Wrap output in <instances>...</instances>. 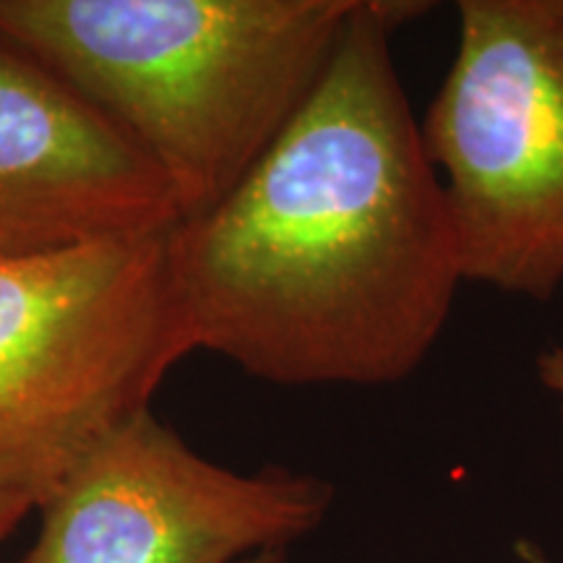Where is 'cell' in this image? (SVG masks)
Returning a JSON list of instances; mask_svg holds the SVG:
<instances>
[{
    "label": "cell",
    "mask_w": 563,
    "mask_h": 563,
    "mask_svg": "<svg viewBox=\"0 0 563 563\" xmlns=\"http://www.w3.org/2000/svg\"><path fill=\"white\" fill-rule=\"evenodd\" d=\"M426 3L357 0L321 79L224 199L167 235L194 347L277 386H394L464 272L391 55Z\"/></svg>",
    "instance_id": "obj_1"
},
{
    "label": "cell",
    "mask_w": 563,
    "mask_h": 563,
    "mask_svg": "<svg viewBox=\"0 0 563 563\" xmlns=\"http://www.w3.org/2000/svg\"><path fill=\"white\" fill-rule=\"evenodd\" d=\"M355 3L0 0V34L129 133L188 222L292 121Z\"/></svg>",
    "instance_id": "obj_2"
},
{
    "label": "cell",
    "mask_w": 563,
    "mask_h": 563,
    "mask_svg": "<svg viewBox=\"0 0 563 563\" xmlns=\"http://www.w3.org/2000/svg\"><path fill=\"white\" fill-rule=\"evenodd\" d=\"M420 123L464 282L538 302L563 287V0H462Z\"/></svg>",
    "instance_id": "obj_3"
},
{
    "label": "cell",
    "mask_w": 563,
    "mask_h": 563,
    "mask_svg": "<svg viewBox=\"0 0 563 563\" xmlns=\"http://www.w3.org/2000/svg\"><path fill=\"white\" fill-rule=\"evenodd\" d=\"M167 235L0 258V467L70 464L196 350Z\"/></svg>",
    "instance_id": "obj_4"
},
{
    "label": "cell",
    "mask_w": 563,
    "mask_h": 563,
    "mask_svg": "<svg viewBox=\"0 0 563 563\" xmlns=\"http://www.w3.org/2000/svg\"><path fill=\"white\" fill-rule=\"evenodd\" d=\"M332 501L316 475L209 462L144 407L68 464L19 563H243L308 538Z\"/></svg>",
    "instance_id": "obj_5"
},
{
    "label": "cell",
    "mask_w": 563,
    "mask_h": 563,
    "mask_svg": "<svg viewBox=\"0 0 563 563\" xmlns=\"http://www.w3.org/2000/svg\"><path fill=\"white\" fill-rule=\"evenodd\" d=\"M170 186L81 91L0 34V258L159 238Z\"/></svg>",
    "instance_id": "obj_6"
},
{
    "label": "cell",
    "mask_w": 563,
    "mask_h": 563,
    "mask_svg": "<svg viewBox=\"0 0 563 563\" xmlns=\"http://www.w3.org/2000/svg\"><path fill=\"white\" fill-rule=\"evenodd\" d=\"M68 464H3L0 467V540L26 514L37 511Z\"/></svg>",
    "instance_id": "obj_7"
},
{
    "label": "cell",
    "mask_w": 563,
    "mask_h": 563,
    "mask_svg": "<svg viewBox=\"0 0 563 563\" xmlns=\"http://www.w3.org/2000/svg\"><path fill=\"white\" fill-rule=\"evenodd\" d=\"M534 371H538L543 389L551 391L563 407V342L540 352L538 361H534Z\"/></svg>",
    "instance_id": "obj_8"
},
{
    "label": "cell",
    "mask_w": 563,
    "mask_h": 563,
    "mask_svg": "<svg viewBox=\"0 0 563 563\" xmlns=\"http://www.w3.org/2000/svg\"><path fill=\"white\" fill-rule=\"evenodd\" d=\"M517 559L522 563H555L543 548L532 540H517Z\"/></svg>",
    "instance_id": "obj_9"
},
{
    "label": "cell",
    "mask_w": 563,
    "mask_h": 563,
    "mask_svg": "<svg viewBox=\"0 0 563 563\" xmlns=\"http://www.w3.org/2000/svg\"><path fill=\"white\" fill-rule=\"evenodd\" d=\"M285 555L287 551H266V553L251 555V559H245L243 563H285Z\"/></svg>",
    "instance_id": "obj_10"
}]
</instances>
